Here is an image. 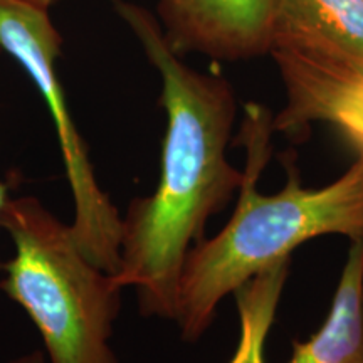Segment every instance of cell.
Segmentation results:
<instances>
[{
  "label": "cell",
  "instance_id": "5b68a950",
  "mask_svg": "<svg viewBox=\"0 0 363 363\" xmlns=\"http://www.w3.org/2000/svg\"><path fill=\"white\" fill-rule=\"evenodd\" d=\"M158 12L180 56L240 61L271 52L276 0H158Z\"/></svg>",
  "mask_w": 363,
  "mask_h": 363
},
{
  "label": "cell",
  "instance_id": "ba28073f",
  "mask_svg": "<svg viewBox=\"0 0 363 363\" xmlns=\"http://www.w3.org/2000/svg\"><path fill=\"white\" fill-rule=\"evenodd\" d=\"M288 363H363V238L352 240L328 318Z\"/></svg>",
  "mask_w": 363,
  "mask_h": 363
},
{
  "label": "cell",
  "instance_id": "7c38bea8",
  "mask_svg": "<svg viewBox=\"0 0 363 363\" xmlns=\"http://www.w3.org/2000/svg\"><path fill=\"white\" fill-rule=\"evenodd\" d=\"M27 2H30V4H34V6H39V7H43V9H51L54 4L57 2V0H27Z\"/></svg>",
  "mask_w": 363,
  "mask_h": 363
},
{
  "label": "cell",
  "instance_id": "30bf717a",
  "mask_svg": "<svg viewBox=\"0 0 363 363\" xmlns=\"http://www.w3.org/2000/svg\"><path fill=\"white\" fill-rule=\"evenodd\" d=\"M9 363H45V357L43 352H30V353H24V355L16 357L13 360Z\"/></svg>",
  "mask_w": 363,
  "mask_h": 363
},
{
  "label": "cell",
  "instance_id": "6da1fadb",
  "mask_svg": "<svg viewBox=\"0 0 363 363\" xmlns=\"http://www.w3.org/2000/svg\"><path fill=\"white\" fill-rule=\"evenodd\" d=\"M111 4L160 76L167 115L157 189L128 206L113 279L136 289L142 315L175 321L185 257L242 184L244 172L227 160L234 89L222 76L185 65L147 9L128 0Z\"/></svg>",
  "mask_w": 363,
  "mask_h": 363
},
{
  "label": "cell",
  "instance_id": "3957f363",
  "mask_svg": "<svg viewBox=\"0 0 363 363\" xmlns=\"http://www.w3.org/2000/svg\"><path fill=\"white\" fill-rule=\"evenodd\" d=\"M0 227L13 244L0 288L38 328L51 363H118L111 348L121 291L86 256L71 224L39 199H9Z\"/></svg>",
  "mask_w": 363,
  "mask_h": 363
},
{
  "label": "cell",
  "instance_id": "9c48e42d",
  "mask_svg": "<svg viewBox=\"0 0 363 363\" xmlns=\"http://www.w3.org/2000/svg\"><path fill=\"white\" fill-rule=\"evenodd\" d=\"M289 272V259L261 271L234 291L240 335L229 363H264V345Z\"/></svg>",
  "mask_w": 363,
  "mask_h": 363
},
{
  "label": "cell",
  "instance_id": "8992f818",
  "mask_svg": "<svg viewBox=\"0 0 363 363\" xmlns=\"http://www.w3.org/2000/svg\"><path fill=\"white\" fill-rule=\"evenodd\" d=\"M286 91V104L272 128L298 135L311 123L333 125L363 147V72L286 52H272Z\"/></svg>",
  "mask_w": 363,
  "mask_h": 363
},
{
  "label": "cell",
  "instance_id": "277c9868",
  "mask_svg": "<svg viewBox=\"0 0 363 363\" xmlns=\"http://www.w3.org/2000/svg\"><path fill=\"white\" fill-rule=\"evenodd\" d=\"M61 45L62 38L48 9L27 0H0V49L24 67L52 118L74 202L72 233L86 256L113 274L120 264L123 217L99 185L71 116L56 67Z\"/></svg>",
  "mask_w": 363,
  "mask_h": 363
},
{
  "label": "cell",
  "instance_id": "7a4b0ae2",
  "mask_svg": "<svg viewBox=\"0 0 363 363\" xmlns=\"http://www.w3.org/2000/svg\"><path fill=\"white\" fill-rule=\"evenodd\" d=\"M272 131L269 113L249 104L240 136L247 160L234 214L219 234L194 244L182 269L175 323L184 342L202 338L227 294L288 261L306 240L330 234L363 238V147H357L350 169L325 187H303L289 167L284 187L266 195L257 184L269 162Z\"/></svg>",
  "mask_w": 363,
  "mask_h": 363
},
{
  "label": "cell",
  "instance_id": "8fae6325",
  "mask_svg": "<svg viewBox=\"0 0 363 363\" xmlns=\"http://www.w3.org/2000/svg\"><path fill=\"white\" fill-rule=\"evenodd\" d=\"M7 202H9V185L6 182L0 180V212H2V208L6 207Z\"/></svg>",
  "mask_w": 363,
  "mask_h": 363
},
{
  "label": "cell",
  "instance_id": "52a82bcc",
  "mask_svg": "<svg viewBox=\"0 0 363 363\" xmlns=\"http://www.w3.org/2000/svg\"><path fill=\"white\" fill-rule=\"evenodd\" d=\"M272 52L363 72V0H276Z\"/></svg>",
  "mask_w": 363,
  "mask_h": 363
}]
</instances>
